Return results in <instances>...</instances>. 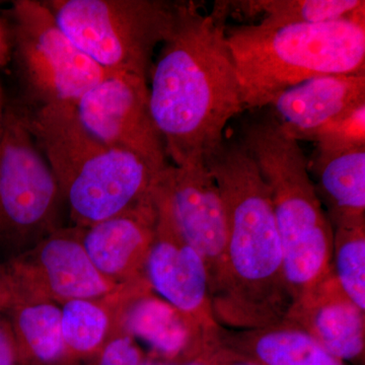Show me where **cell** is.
Returning a JSON list of instances; mask_svg holds the SVG:
<instances>
[{
	"mask_svg": "<svg viewBox=\"0 0 365 365\" xmlns=\"http://www.w3.org/2000/svg\"><path fill=\"white\" fill-rule=\"evenodd\" d=\"M148 90L167 155L176 167L205 163L225 143L228 121L245 110L223 24L185 2L151 71Z\"/></svg>",
	"mask_w": 365,
	"mask_h": 365,
	"instance_id": "cell-1",
	"label": "cell"
},
{
	"mask_svg": "<svg viewBox=\"0 0 365 365\" xmlns=\"http://www.w3.org/2000/svg\"><path fill=\"white\" fill-rule=\"evenodd\" d=\"M205 163L227 218V287L216 322L235 330L279 323L292 297L267 182L242 143L225 140Z\"/></svg>",
	"mask_w": 365,
	"mask_h": 365,
	"instance_id": "cell-2",
	"label": "cell"
},
{
	"mask_svg": "<svg viewBox=\"0 0 365 365\" xmlns=\"http://www.w3.org/2000/svg\"><path fill=\"white\" fill-rule=\"evenodd\" d=\"M23 111L74 227L103 222L153 194L163 170L91 135L79 122L74 105H41L35 111Z\"/></svg>",
	"mask_w": 365,
	"mask_h": 365,
	"instance_id": "cell-3",
	"label": "cell"
},
{
	"mask_svg": "<svg viewBox=\"0 0 365 365\" xmlns=\"http://www.w3.org/2000/svg\"><path fill=\"white\" fill-rule=\"evenodd\" d=\"M245 109L317 76L365 71V11L331 23L227 31Z\"/></svg>",
	"mask_w": 365,
	"mask_h": 365,
	"instance_id": "cell-4",
	"label": "cell"
},
{
	"mask_svg": "<svg viewBox=\"0 0 365 365\" xmlns=\"http://www.w3.org/2000/svg\"><path fill=\"white\" fill-rule=\"evenodd\" d=\"M241 143L267 182L292 304L333 270V227L299 141L273 117L247 125Z\"/></svg>",
	"mask_w": 365,
	"mask_h": 365,
	"instance_id": "cell-5",
	"label": "cell"
},
{
	"mask_svg": "<svg viewBox=\"0 0 365 365\" xmlns=\"http://www.w3.org/2000/svg\"><path fill=\"white\" fill-rule=\"evenodd\" d=\"M64 33L107 73L146 78L158 45L174 34L185 2L163 0L44 1Z\"/></svg>",
	"mask_w": 365,
	"mask_h": 365,
	"instance_id": "cell-6",
	"label": "cell"
},
{
	"mask_svg": "<svg viewBox=\"0 0 365 365\" xmlns=\"http://www.w3.org/2000/svg\"><path fill=\"white\" fill-rule=\"evenodd\" d=\"M58 182L21 108L4 111L0 139V251L25 253L59 228Z\"/></svg>",
	"mask_w": 365,
	"mask_h": 365,
	"instance_id": "cell-7",
	"label": "cell"
},
{
	"mask_svg": "<svg viewBox=\"0 0 365 365\" xmlns=\"http://www.w3.org/2000/svg\"><path fill=\"white\" fill-rule=\"evenodd\" d=\"M13 18L21 71L41 105H76L107 76L60 28L44 1L16 0Z\"/></svg>",
	"mask_w": 365,
	"mask_h": 365,
	"instance_id": "cell-8",
	"label": "cell"
},
{
	"mask_svg": "<svg viewBox=\"0 0 365 365\" xmlns=\"http://www.w3.org/2000/svg\"><path fill=\"white\" fill-rule=\"evenodd\" d=\"M153 197L167 210L180 235L202 259L215 312L227 287V218L215 177L206 163L188 168L168 165L158 177Z\"/></svg>",
	"mask_w": 365,
	"mask_h": 365,
	"instance_id": "cell-9",
	"label": "cell"
},
{
	"mask_svg": "<svg viewBox=\"0 0 365 365\" xmlns=\"http://www.w3.org/2000/svg\"><path fill=\"white\" fill-rule=\"evenodd\" d=\"M11 299L50 300L66 304L76 299H98L116 292L83 248L79 228L59 227L34 248L0 264Z\"/></svg>",
	"mask_w": 365,
	"mask_h": 365,
	"instance_id": "cell-10",
	"label": "cell"
},
{
	"mask_svg": "<svg viewBox=\"0 0 365 365\" xmlns=\"http://www.w3.org/2000/svg\"><path fill=\"white\" fill-rule=\"evenodd\" d=\"M81 125L98 140L135 153L158 169L168 167L162 137L153 123L146 78L107 73L74 105Z\"/></svg>",
	"mask_w": 365,
	"mask_h": 365,
	"instance_id": "cell-11",
	"label": "cell"
},
{
	"mask_svg": "<svg viewBox=\"0 0 365 365\" xmlns=\"http://www.w3.org/2000/svg\"><path fill=\"white\" fill-rule=\"evenodd\" d=\"M155 206L157 230L146 261V279L151 290L176 307L204 335L220 325L211 306L205 265L178 232L167 210L157 202Z\"/></svg>",
	"mask_w": 365,
	"mask_h": 365,
	"instance_id": "cell-12",
	"label": "cell"
},
{
	"mask_svg": "<svg viewBox=\"0 0 365 365\" xmlns=\"http://www.w3.org/2000/svg\"><path fill=\"white\" fill-rule=\"evenodd\" d=\"M157 222L153 192L128 210L91 227H78L83 248L98 272L121 285L146 279V261Z\"/></svg>",
	"mask_w": 365,
	"mask_h": 365,
	"instance_id": "cell-13",
	"label": "cell"
},
{
	"mask_svg": "<svg viewBox=\"0 0 365 365\" xmlns=\"http://www.w3.org/2000/svg\"><path fill=\"white\" fill-rule=\"evenodd\" d=\"M284 319L333 356L364 365L365 314L343 292L333 270L295 300Z\"/></svg>",
	"mask_w": 365,
	"mask_h": 365,
	"instance_id": "cell-14",
	"label": "cell"
},
{
	"mask_svg": "<svg viewBox=\"0 0 365 365\" xmlns=\"http://www.w3.org/2000/svg\"><path fill=\"white\" fill-rule=\"evenodd\" d=\"M364 103L365 71L307 79L269 106L283 133L299 141Z\"/></svg>",
	"mask_w": 365,
	"mask_h": 365,
	"instance_id": "cell-15",
	"label": "cell"
},
{
	"mask_svg": "<svg viewBox=\"0 0 365 365\" xmlns=\"http://www.w3.org/2000/svg\"><path fill=\"white\" fill-rule=\"evenodd\" d=\"M148 279L121 285L98 299L61 304V331L69 364H90L120 332L127 309L139 295L150 292Z\"/></svg>",
	"mask_w": 365,
	"mask_h": 365,
	"instance_id": "cell-16",
	"label": "cell"
},
{
	"mask_svg": "<svg viewBox=\"0 0 365 365\" xmlns=\"http://www.w3.org/2000/svg\"><path fill=\"white\" fill-rule=\"evenodd\" d=\"M215 338L230 352L256 365H345L287 319L246 330L218 325Z\"/></svg>",
	"mask_w": 365,
	"mask_h": 365,
	"instance_id": "cell-17",
	"label": "cell"
},
{
	"mask_svg": "<svg viewBox=\"0 0 365 365\" xmlns=\"http://www.w3.org/2000/svg\"><path fill=\"white\" fill-rule=\"evenodd\" d=\"M123 331L146 343L158 359L169 364H193L200 352L202 333L169 302L153 294L139 295L127 309Z\"/></svg>",
	"mask_w": 365,
	"mask_h": 365,
	"instance_id": "cell-18",
	"label": "cell"
},
{
	"mask_svg": "<svg viewBox=\"0 0 365 365\" xmlns=\"http://www.w3.org/2000/svg\"><path fill=\"white\" fill-rule=\"evenodd\" d=\"M311 170L332 227L365 218V146L340 153L318 151Z\"/></svg>",
	"mask_w": 365,
	"mask_h": 365,
	"instance_id": "cell-19",
	"label": "cell"
},
{
	"mask_svg": "<svg viewBox=\"0 0 365 365\" xmlns=\"http://www.w3.org/2000/svg\"><path fill=\"white\" fill-rule=\"evenodd\" d=\"M6 313L29 365H71L62 338L59 304L16 297Z\"/></svg>",
	"mask_w": 365,
	"mask_h": 365,
	"instance_id": "cell-20",
	"label": "cell"
},
{
	"mask_svg": "<svg viewBox=\"0 0 365 365\" xmlns=\"http://www.w3.org/2000/svg\"><path fill=\"white\" fill-rule=\"evenodd\" d=\"M228 4L246 16L265 14L260 24L271 28L331 23L365 11L364 0H248Z\"/></svg>",
	"mask_w": 365,
	"mask_h": 365,
	"instance_id": "cell-21",
	"label": "cell"
},
{
	"mask_svg": "<svg viewBox=\"0 0 365 365\" xmlns=\"http://www.w3.org/2000/svg\"><path fill=\"white\" fill-rule=\"evenodd\" d=\"M332 227L334 275L346 295L365 313V218Z\"/></svg>",
	"mask_w": 365,
	"mask_h": 365,
	"instance_id": "cell-22",
	"label": "cell"
},
{
	"mask_svg": "<svg viewBox=\"0 0 365 365\" xmlns=\"http://www.w3.org/2000/svg\"><path fill=\"white\" fill-rule=\"evenodd\" d=\"M307 140L318 143L319 153H340L365 146V103L313 132Z\"/></svg>",
	"mask_w": 365,
	"mask_h": 365,
	"instance_id": "cell-23",
	"label": "cell"
},
{
	"mask_svg": "<svg viewBox=\"0 0 365 365\" xmlns=\"http://www.w3.org/2000/svg\"><path fill=\"white\" fill-rule=\"evenodd\" d=\"M145 359L135 340L120 332L86 365H143Z\"/></svg>",
	"mask_w": 365,
	"mask_h": 365,
	"instance_id": "cell-24",
	"label": "cell"
},
{
	"mask_svg": "<svg viewBox=\"0 0 365 365\" xmlns=\"http://www.w3.org/2000/svg\"><path fill=\"white\" fill-rule=\"evenodd\" d=\"M0 365H29L6 311H0Z\"/></svg>",
	"mask_w": 365,
	"mask_h": 365,
	"instance_id": "cell-25",
	"label": "cell"
},
{
	"mask_svg": "<svg viewBox=\"0 0 365 365\" xmlns=\"http://www.w3.org/2000/svg\"><path fill=\"white\" fill-rule=\"evenodd\" d=\"M215 332L204 341L200 353L193 364L199 365H256L237 356L216 340Z\"/></svg>",
	"mask_w": 365,
	"mask_h": 365,
	"instance_id": "cell-26",
	"label": "cell"
},
{
	"mask_svg": "<svg viewBox=\"0 0 365 365\" xmlns=\"http://www.w3.org/2000/svg\"><path fill=\"white\" fill-rule=\"evenodd\" d=\"M11 292L7 285L6 279L0 273V311H6L11 302Z\"/></svg>",
	"mask_w": 365,
	"mask_h": 365,
	"instance_id": "cell-27",
	"label": "cell"
},
{
	"mask_svg": "<svg viewBox=\"0 0 365 365\" xmlns=\"http://www.w3.org/2000/svg\"><path fill=\"white\" fill-rule=\"evenodd\" d=\"M4 111L2 110L1 98H0V139H1L2 133V122H4Z\"/></svg>",
	"mask_w": 365,
	"mask_h": 365,
	"instance_id": "cell-28",
	"label": "cell"
},
{
	"mask_svg": "<svg viewBox=\"0 0 365 365\" xmlns=\"http://www.w3.org/2000/svg\"><path fill=\"white\" fill-rule=\"evenodd\" d=\"M185 365H199V364H185Z\"/></svg>",
	"mask_w": 365,
	"mask_h": 365,
	"instance_id": "cell-29",
	"label": "cell"
}]
</instances>
